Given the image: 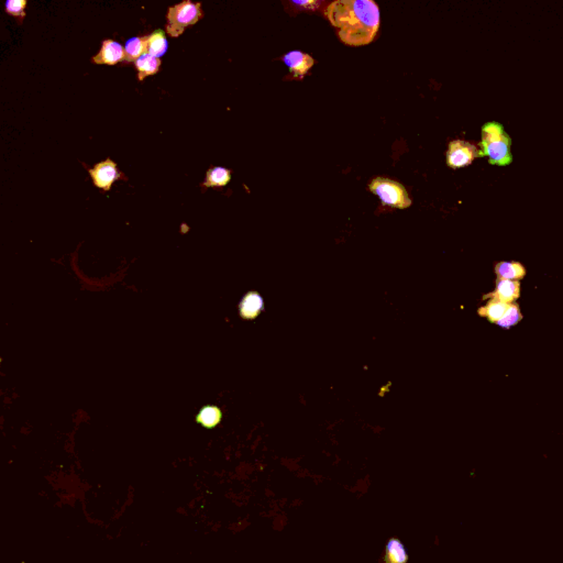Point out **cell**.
Returning a JSON list of instances; mask_svg holds the SVG:
<instances>
[{"label": "cell", "instance_id": "2e32d148", "mask_svg": "<svg viewBox=\"0 0 563 563\" xmlns=\"http://www.w3.org/2000/svg\"><path fill=\"white\" fill-rule=\"evenodd\" d=\"M385 563H407L409 555L403 544L396 538H392L386 546L384 555Z\"/></svg>", "mask_w": 563, "mask_h": 563}, {"label": "cell", "instance_id": "d6986e66", "mask_svg": "<svg viewBox=\"0 0 563 563\" xmlns=\"http://www.w3.org/2000/svg\"><path fill=\"white\" fill-rule=\"evenodd\" d=\"M523 319L521 310L517 304H510V308L505 314L504 317L501 321H497V325L503 327V328H510V327L515 326L519 321Z\"/></svg>", "mask_w": 563, "mask_h": 563}, {"label": "cell", "instance_id": "6da1fadb", "mask_svg": "<svg viewBox=\"0 0 563 563\" xmlns=\"http://www.w3.org/2000/svg\"><path fill=\"white\" fill-rule=\"evenodd\" d=\"M325 14L347 46H368L377 37L379 10L372 0H337L327 7Z\"/></svg>", "mask_w": 563, "mask_h": 563}, {"label": "cell", "instance_id": "9a60e30c", "mask_svg": "<svg viewBox=\"0 0 563 563\" xmlns=\"http://www.w3.org/2000/svg\"><path fill=\"white\" fill-rule=\"evenodd\" d=\"M136 69L139 71V80H145L149 75H154L160 71L161 61L150 54H143L134 62Z\"/></svg>", "mask_w": 563, "mask_h": 563}, {"label": "cell", "instance_id": "5b68a950", "mask_svg": "<svg viewBox=\"0 0 563 563\" xmlns=\"http://www.w3.org/2000/svg\"><path fill=\"white\" fill-rule=\"evenodd\" d=\"M476 158H481L480 150L474 145L463 140H454L449 143L447 151V164L452 168L470 166Z\"/></svg>", "mask_w": 563, "mask_h": 563}, {"label": "cell", "instance_id": "ba28073f", "mask_svg": "<svg viewBox=\"0 0 563 563\" xmlns=\"http://www.w3.org/2000/svg\"><path fill=\"white\" fill-rule=\"evenodd\" d=\"M284 63L289 67L294 78L302 80L308 71L314 66L315 61L312 56L301 51H292L283 56Z\"/></svg>", "mask_w": 563, "mask_h": 563}, {"label": "cell", "instance_id": "e0dca14e", "mask_svg": "<svg viewBox=\"0 0 563 563\" xmlns=\"http://www.w3.org/2000/svg\"><path fill=\"white\" fill-rule=\"evenodd\" d=\"M231 179V172L224 168H211L206 175L204 186L222 187L226 186Z\"/></svg>", "mask_w": 563, "mask_h": 563}, {"label": "cell", "instance_id": "8fae6325", "mask_svg": "<svg viewBox=\"0 0 563 563\" xmlns=\"http://www.w3.org/2000/svg\"><path fill=\"white\" fill-rule=\"evenodd\" d=\"M495 273L501 280H517L525 278L526 270L518 262H499L495 265Z\"/></svg>", "mask_w": 563, "mask_h": 563}, {"label": "cell", "instance_id": "7c38bea8", "mask_svg": "<svg viewBox=\"0 0 563 563\" xmlns=\"http://www.w3.org/2000/svg\"><path fill=\"white\" fill-rule=\"evenodd\" d=\"M148 35L145 37H134L126 43L125 46V60L123 62L129 64L136 62L140 56L147 53Z\"/></svg>", "mask_w": 563, "mask_h": 563}, {"label": "cell", "instance_id": "30bf717a", "mask_svg": "<svg viewBox=\"0 0 563 563\" xmlns=\"http://www.w3.org/2000/svg\"><path fill=\"white\" fill-rule=\"evenodd\" d=\"M263 308H265L263 298L256 292L247 294L239 305L240 315L246 319H254L258 317Z\"/></svg>", "mask_w": 563, "mask_h": 563}, {"label": "cell", "instance_id": "ffe728a7", "mask_svg": "<svg viewBox=\"0 0 563 563\" xmlns=\"http://www.w3.org/2000/svg\"><path fill=\"white\" fill-rule=\"evenodd\" d=\"M27 6L26 0H8L6 3V12L11 16L20 17L24 19L26 17L24 8Z\"/></svg>", "mask_w": 563, "mask_h": 563}, {"label": "cell", "instance_id": "8992f818", "mask_svg": "<svg viewBox=\"0 0 563 563\" xmlns=\"http://www.w3.org/2000/svg\"><path fill=\"white\" fill-rule=\"evenodd\" d=\"M89 172L95 186L104 190H109L114 182L121 177V174L118 171L117 164L114 163L110 159L93 166Z\"/></svg>", "mask_w": 563, "mask_h": 563}, {"label": "cell", "instance_id": "277c9868", "mask_svg": "<svg viewBox=\"0 0 563 563\" xmlns=\"http://www.w3.org/2000/svg\"><path fill=\"white\" fill-rule=\"evenodd\" d=\"M374 195L379 196L382 204L393 208L406 209L411 206V199L405 187L386 177H375L368 185Z\"/></svg>", "mask_w": 563, "mask_h": 563}, {"label": "cell", "instance_id": "5bb4252c", "mask_svg": "<svg viewBox=\"0 0 563 563\" xmlns=\"http://www.w3.org/2000/svg\"><path fill=\"white\" fill-rule=\"evenodd\" d=\"M168 46L166 33L162 30H157L154 33L148 35L147 54L160 59L161 56L166 54Z\"/></svg>", "mask_w": 563, "mask_h": 563}, {"label": "cell", "instance_id": "ac0fdd59", "mask_svg": "<svg viewBox=\"0 0 563 563\" xmlns=\"http://www.w3.org/2000/svg\"><path fill=\"white\" fill-rule=\"evenodd\" d=\"M206 428H214L222 420V411L216 406H205L196 418Z\"/></svg>", "mask_w": 563, "mask_h": 563}, {"label": "cell", "instance_id": "52a82bcc", "mask_svg": "<svg viewBox=\"0 0 563 563\" xmlns=\"http://www.w3.org/2000/svg\"><path fill=\"white\" fill-rule=\"evenodd\" d=\"M521 295V283L518 280L497 278V289L483 296V299H497L506 304H514Z\"/></svg>", "mask_w": 563, "mask_h": 563}, {"label": "cell", "instance_id": "44dd1931", "mask_svg": "<svg viewBox=\"0 0 563 563\" xmlns=\"http://www.w3.org/2000/svg\"><path fill=\"white\" fill-rule=\"evenodd\" d=\"M294 3H295V5L302 6V7L306 9H308L307 7H310V9H314L319 5V3H315V1H294Z\"/></svg>", "mask_w": 563, "mask_h": 563}, {"label": "cell", "instance_id": "7a4b0ae2", "mask_svg": "<svg viewBox=\"0 0 563 563\" xmlns=\"http://www.w3.org/2000/svg\"><path fill=\"white\" fill-rule=\"evenodd\" d=\"M512 139L501 123H488L482 127L480 157H488L493 166H506L512 162Z\"/></svg>", "mask_w": 563, "mask_h": 563}, {"label": "cell", "instance_id": "3957f363", "mask_svg": "<svg viewBox=\"0 0 563 563\" xmlns=\"http://www.w3.org/2000/svg\"><path fill=\"white\" fill-rule=\"evenodd\" d=\"M203 17L204 12L200 3L186 0L168 9L166 15L168 19L166 31L171 37H179L184 33L185 29L195 24Z\"/></svg>", "mask_w": 563, "mask_h": 563}, {"label": "cell", "instance_id": "4fadbf2b", "mask_svg": "<svg viewBox=\"0 0 563 563\" xmlns=\"http://www.w3.org/2000/svg\"><path fill=\"white\" fill-rule=\"evenodd\" d=\"M510 305L506 303L499 302L497 299H491L485 306L479 310V315L489 319L491 323H497L504 317Z\"/></svg>", "mask_w": 563, "mask_h": 563}, {"label": "cell", "instance_id": "9c48e42d", "mask_svg": "<svg viewBox=\"0 0 563 563\" xmlns=\"http://www.w3.org/2000/svg\"><path fill=\"white\" fill-rule=\"evenodd\" d=\"M125 60V48L118 42L106 40L102 42V48L91 61L95 64L115 65Z\"/></svg>", "mask_w": 563, "mask_h": 563}]
</instances>
